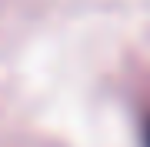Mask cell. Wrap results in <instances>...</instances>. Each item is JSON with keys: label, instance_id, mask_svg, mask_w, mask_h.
I'll use <instances>...</instances> for the list:
<instances>
[{"label": "cell", "instance_id": "1", "mask_svg": "<svg viewBox=\"0 0 150 147\" xmlns=\"http://www.w3.org/2000/svg\"><path fill=\"white\" fill-rule=\"evenodd\" d=\"M147 144H150V134H147Z\"/></svg>", "mask_w": 150, "mask_h": 147}]
</instances>
